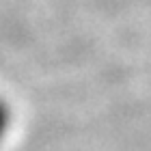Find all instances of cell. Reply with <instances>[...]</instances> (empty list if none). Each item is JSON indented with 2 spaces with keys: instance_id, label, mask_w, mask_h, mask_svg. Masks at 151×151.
<instances>
[{
  "instance_id": "obj_1",
  "label": "cell",
  "mask_w": 151,
  "mask_h": 151,
  "mask_svg": "<svg viewBox=\"0 0 151 151\" xmlns=\"http://www.w3.org/2000/svg\"><path fill=\"white\" fill-rule=\"evenodd\" d=\"M13 121H15V112H13L11 101L0 95V149L4 147V142L9 140V136H11Z\"/></svg>"
}]
</instances>
